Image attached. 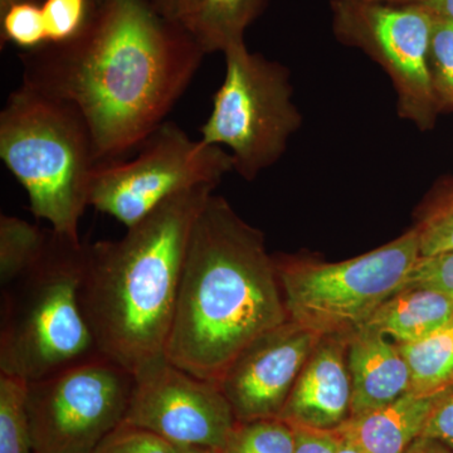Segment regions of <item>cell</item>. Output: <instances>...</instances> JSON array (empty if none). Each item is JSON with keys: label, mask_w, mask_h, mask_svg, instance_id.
Here are the masks:
<instances>
[{"label": "cell", "mask_w": 453, "mask_h": 453, "mask_svg": "<svg viewBox=\"0 0 453 453\" xmlns=\"http://www.w3.org/2000/svg\"><path fill=\"white\" fill-rule=\"evenodd\" d=\"M216 188L172 196L120 240L86 247L83 315L98 353L133 374L165 354L190 234Z\"/></svg>", "instance_id": "3"}, {"label": "cell", "mask_w": 453, "mask_h": 453, "mask_svg": "<svg viewBox=\"0 0 453 453\" xmlns=\"http://www.w3.org/2000/svg\"><path fill=\"white\" fill-rule=\"evenodd\" d=\"M295 428L280 418L237 422L219 453H294Z\"/></svg>", "instance_id": "22"}, {"label": "cell", "mask_w": 453, "mask_h": 453, "mask_svg": "<svg viewBox=\"0 0 453 453\" xmlns=\"http://www.w3.org/2000/svg\"><path fill=\"white\" fill-rule=\"evenodd\" d=\"M452 318L451 295L431 288H405L389 297L366 325L396 344H413Z\"/></svg>", "instance_id": "16"}, {"label": "cell", "mask_w": 453, "mask_h": 453, "mask_svg": "<svg viewBox=\"0 0 453 453\" xmlns=\"http://www.w3.org/2000/svg\"><path fill=\"white\" fill-rule=\"evenodd\" d=\"M204 50L148 0H104L73 40L20 56L23 85L71 104L98 160L144 144L183 96Z\"/></svg>", "instance_id": "1"}, {"label": "cell", "mask_w": 453, "mask_h": 453, "mask_svg": "<svg viewBox=\"0 0 453 453\" xmlns=\"http://www.w3.org/2000/svg\"><path fill=\"white\" fill-rule=\"evenodd\" d=\"M267 0H204L186 29L207 53L225 52L234 42L244 41V32Z\"/></svg>", "instance_id": "17"}, {"label": "cell", "mask_w": 453, "mask_h": 453, "mask_svg": "<svg viewBox=\"0 0 453 453\" xmlns=\"http://www.w3.org/2000/svg\"><path fill=\"white\" fill-rule=\"evenodd\" d=\"M173 453H219L217 449L196 446H173Z\"/></svg>", "instance_id": "33"}, {"label": "cell", "mask_w": 453, "mask_h": 453, "mask_svg": "<svg viewBox=\"0 0 453 453\" xmlns=\"http://www.w3.org/2000/svg\"><path fill=\"white\" fill-rule=\"evenodd\" d=\"M421 256L453 251V177L441 179L416 211Z\"/></svg>", "instance_id": "20"}, {"label": "cell", "mask_w": 453, "mask_h": 453, "mask_svg": "<svg viewBox=\"0 0 453 453\" xmlns=\"http://www.w3.org/2000/svg\"><path fill=\"white\" fill-rule=\"evenodd\" d=\"M440 393L411 390L386 407L353 417L339 432L363 453H405L422 436Z\"/></svg>", "instance_id": "15"}, {"label": "cell", "mask_w": 453, "mask_h": 453, "mask_svg": "<svg viewBox=\"0 0 453 453\" xmlns=\"http://www.w3.org/2000/svg\"><path fill=\"white\" fill-rule=\"evenodd\" d=\"M348 366L351 418L386 407L412 390V374L398 344L368 325L349 338Z\"/></svg>", "instance_id": "14"}, {"label": "cell", "mask_w": 453, "mask_h": 453, "mask_svg": "<svg viewBox=\"0 0 453 453\" xmlns=\"http://www.w3.org/2000/svg\"><path fill=\"white\" fill-rule=\"evenodd\" d=\"M419 257L413 226L380 249L345 261L273 256L288 320L319 336H350L366 326L389 297L403 290Z\"/></svg>", "instance_id": "6"}, {"label": "cell", "mask_w": 453, "mask_h": 453, "mask_svg": "<svg viewBox=\"0 0 453 453\" xmlns=\"http://www.w3.org/2000/svg\"><path fill=\"white\" fill-rule=\"evenodd\" d=\"M0 157L25 188L32 213L80 240L98 160L91 130L71 104L23 85L0 112Z\"/></svg>", "instance_id": "4"}, {"label": "cell", "mask_w": 453, "mask_h": 453, "mask_svg": "<svg viewBox=\"0 0 453 453\" xmlns=\"http://www.w3.org/2000/svg\"><path fill=\"white\" fill-rule=\"evenodd\" d=\"M237 419L217 381L190 374L163 356L134 372L122 425L150 432L169 445L219 451Z\"/></svg>", "instance_id": "11"}, {"label": "cell", "mask_w": 453, "mask_h": 453, "mask_svg": "<svg viewBox=\"0 0 453 453\" xmlns=\"http://www.w3.org/2000/svg\"><path fill=\"white\" fill-rule=\"evenodd\" d=\"M336 453H363L349 438L342 436V442H340L338 452Z\"/></svg>", "instance_id": "34"}, {"label": "cell", "mask_w": 453, "mask_h": 453, "mask_svg": "<svg viewBox=\"0 0 453 453\" xmlns=\"http://www.w3.org/2000/svg\"><path fill=\"white\" fill-rule=\"evenodd\" d=\"M412 374V390L437 393L453 383V318L427 338L399 345Z\"/></svg>", "instance_id": "18"}, {"label": "cell", "mask_w": 453, "mask_h": 453, "mask_svg": "<svg viewBox=\"0 0 453 453\" xmlns=\"http://www.w3.org/2000/svg\"><path fill=\"white\" fill-rule=\"evenodd\" d=\"M19 2H26V0H0V14L4 13L11 5Z\"/></svg>", "instance_id": "36"}, {"label": "cell", "mask_w": 453, "mask_h": 453, "mask_svg": "<svg viewBox=\"0 0 453 453\" xmlns=\"http://www.w3.org/2000/svg\"><path fill=\"white\" fill-rule=\"evenodd\" d=\"M234 170L222 146L193 140L174 122H163L135 159L98 163L89 184V207L127 228L172 196L203 186L219 187Z\"/></svg>", "instance_id": "8"}, {"label": "cell", "mask_w": 453, "mask_h": 453, "mask_svg": "<svg viewBox=\"0 0 453 453\" xmlns=\"http://www.w3.org/2000/svg\"><path fill=\"white\" fill-rule=\"evenodd\" d=\"M295 428L294 453H336L342 434L339 431H318V429Z\"/></svg>", "instance_id": "29"}, {"label": "cell", "mask_w": 453, "mask_h": 453, "mask_svg": "<svg viewBox=\"0 0 453 453\" xmlns=\"http://www.w3.org/2000/svg\"><path fill=\"white\" fill-rule=\"evenodd\" d=\"M319 339L288 320L259 335L232 360L217 383L237 422L279 418Z\"/></svg>", "instance_id": "12"}, {"label": "cell", "mask_w": 453, "mask_h": 453, "mask_svg": "<svg viewBox=\"0 0 453 453\" xmlns=\"http://www.w3.org/2000/svg\"><path fill=\"white\" fill-rule=\"evenodd\" d=\"M405 453H453V449L436 440L421 436L414 441Z\"/></svg>", "instance_id": "31"}, {"label": "cell", "mask_w": 453, "mask_h": 453, "mask_svg": "<svg viewBox=\"0 0 453 453\" xmlns=\"http://www.w3.org/2000/svg\"><path fill=\"white\" fill-rule=\"evenodd\" d=\"M422 436L453 449V383L441 390Z\"/></svg>", "instance_id": "28"}, {"label": "cell", "mask_w": 453, "mask_h": 453, "mask_svg": "<svg viewBox=\"0 0 453 453\" xmlns=\"http://www.w3.org/2000/svg\"><path fill=\"white\" fill-rule=\"evenodd\" d=\"M429 73L441 113L453 111V20L434 16L428 47Z\"/></svg>", "instance_id": "23"}, {"label": "cell", "mask_w": 453, "mask_h": 453, "mask_svg": "<svg viewBox=\"0 0 453 453\" xmlns=\"http://www.w3.org/2000/svg\"><path fill=\"white\" fill-rule=\"evenodd\" d=\"M288 320L264 234L213 193L190 234L165 357L219 381L247 345Z\"/></svg>", "instance_id": "2"}, {"label": "cell", "mask_w": 453, "mask_h": 453, "mask_svg": "<svg viewBox=\"0 0 453 453\" xmlns=\"http://www.w3.org/2000/svg\"><path fill=\"white\" fill-rule=\"evenodd\" d=\"M134 374L103 354L28 383L33 453H94L122 425Z\"/></svg>", "instance_id": "9"}, {"label": "cell", "mask_w": 453, "mask_h": 453, "mask_svg": "<svg viewBox=\"0 0 453 453\" xmlns=\"http://www.w3.org/2000/svg\"><path fill=\"white\" fill-rule=\"evenodd\" d=\"M41 7L47 44H61L73 40L85 28L97 5L94 0H42Z\"/></svg>", "instance_id": "25"}, {"label": "cell", "mask_w": 453, "mask_h": 453, "mask_svg": "<svg viewBox=\"0 0 453 453\" xmlns=\"http://www.w3.org/2000/svg\"><path fill=\"white\" fill-rule=\"evenodd\" d=\"M204 0H150L157 14L178 25L186 26Z\"/></svg>", "instance_id": "30"}, {"label": "cell", "mask_w": 453, "mask_h": 453, "mask_svg": "<svg viewBox=\"0 0 453 453\" xmlns=\"http://www.w3.org/2000/svg\"><path fill=\"white\" fill-rule=\"evenodd\" d=\"M226 76L201 127L205 144L226 146L234 170L251 181L281 159L303 124L292 101L290 71L247 50L244 41L226 47Z\"/></svg>", "instance_id": "7"}, {"label": "cell", "mask_w": 453, "mask_h": 453, "mask_svg": "<svg viewBox=\"0 0 453 453\" xmlns=\"http://www.w3.org/2000/svg\"><path fill=\"white\" fill-rule=\"evenodd\" d=\"M94 453H173V446L150 432L121 425Z\"/></svg>", "instance_id": "26"}, {"label": "cell", "mask_w": 453, "mask_h": 453, "mask_svg": "<svg viewBox=\"0 0 453 453\" xmlns=\"http://www.w3.org/2000/svg\"><path fill=\"white\" fill-rule=\"evenodd\" d=\"M28 381L0 374V453H33Z\"/></svg>", "instance_id": "21"}, {"label": "cell", "mask_w": 453, "mask_h": 453, "mask_svg": "<svg viewBox=\"0 0 453 453\" xmlns=\"http://www.w3.org/2000/svg\"><path fill=\"white\" fill-rule=\"evenodd\" d=\"M50 231L9 214H0V285L26 273L40 259Z\"/></svg>", "instance_id": "19"}, {"label": "cell", "mask_w": 453, "mask_h": 453, "mask_svg": "<svg viewBox=\"0 0 453 453\" xmlns=\"http://www.w3.org/2000/svg\"><path fill=\"white\" fill-rule=\"evenodd\" d=\"M414 4L427 9L434 16L453 20V0H417Z\"/></svg>", "instance_id": "32"}, {"label": "cell", "mask_w": 453, "mask_h": 453, "mask_svg": "<svg viewBox=\"0 0 453 453\" xmlns=\"http://www.w3.org/2000/svg\"><path fill=\"white\" fill-rule=\"evenodd\" d=\"M330 8L336 40L363 50L392 80L398 115L419 130L434 129L441 113L428 65L434 14L372 0H332Z\"/></svg>", "instance_id": "10"}, {"label": "cell", "mask_w": 453, "mask_h": 453, "mask_svg": "<svg viewBox=\"0 0 453 453\" xmlns=\"http://www.w3.org/2000/svg\"><path fill=\"white\" fill-rule=\"evenodd\" d=\"M372 2L386 3V4L393 5H410L414 4L417 0H372Z\"/></svg>", "instance_id": "35"}, {"label": "cell", "mask_w": 453, "mask_h": 453, "mask_svg": "<svg viewBox=\"0 0 453 453\" xmlns=\"http://www.w3.org/2000/svg\"><path fill=\"white\" fill-rule=\"evenodd\" d=\"M0 25L2 43L11 42L25 52L41 49L49 43L41 3L35 0L11 5L0 14Z\"/></svg>", "instance_id": "24"}, {"label": "cell", "mask_w": 453, "mask_h": 453, "mask_svg": "<svg viewBox=\"0 0 453 453\" xmlns=\"http://www.w3.org/2000/svg\"><path fill=\"white\" fill-rule=\"evenodd\" d=\"M35 2L42 3V0H35ZM95 4L98 5L101 4V3L104 2V0H94Z\"/></svg>", "instance_id": "37"}, {"label": "cell", "mask_w": 453, "mask_h": 453, "mask_svg": "<svg viewBox=\"0 0 453 453\" xmlns=\"http://www.w3.org/2000/svg\"><path fill=\"white\" fill-rule=\"evenodd\" d=\"M86 247L50 229L40 259L2 288L0 374L31 383L98 354L80 300Z\"/></svg>", "instance_id": "5"}, {"label": "cell", "mask_w": 453, "mask_h": 453, "mask_svg": "<svg viewBox=\"0 0 453 453\" xmlns=\"http://www.w3.org/2000/svg\"><path fill=\"white\" fill-rule=\"evenodd\" d=\"M405 288H436L453 296V251L421 256L411 271Z\"/></svg>", "instance_id": "27"}, {"label": "cell", "mask_w": 453, "mask_h": 453, "mask_svg": "<svg viewBox=\"0 0 453 453\" xmlns=\"http://www.w3.org/2000/svg\"><path fill=\"white\" fill-rule=\"evenodd\" d=\"M350 336H320L279 418L292 427L339 431L351 418Z\"/></svg>", "instance_id": "13"}]
</instances>
